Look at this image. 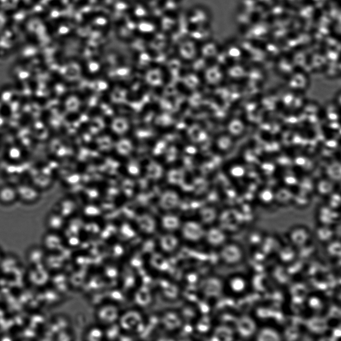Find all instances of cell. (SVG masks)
I'll list each match as a JSON object with an SVG mask.
<instances>
[{
  "label": "cell",
  "mask_w": 341,
  "mask_h": 341,
  "mask_svg": "<svg viewBox=\"0 0 341 341\" xmlns=\"http://www.w3.org/2000/svg\"><path fill=\"white\" fill-rule=\"evenodd\" d=\"M179 198L177 194L173 191L166 192L162 197L161 205L165 210H170L175 208L178 204Z\"/></svg>",
  "instance_id": "4"
},
{
  "label": "cell",
  "mask_w": 341,
  "mask_h": 341,
  "mask_svg": "<svg viewBox=\"0 0 341 341\" xmlns=\"http://www.w3.org/2000/svg\"><path fill=\"white\" fill-rule=\"evenodd\" d=\"M246 282L242 278L236 277L233 278L230 282V286L231 288L235 292H240L246 287Z\"/></svg>",
  "instance_id": "10"
},
{
  "label": "cell",
  "mask_w": 341,
  "mask_h": 341,
  "mask_svg": "<svg viewBox=\"0 0 341 341\" xmlns=\"http://www.w3.org/2000/svg\"><path fill=\"white\" fill-rule=\"evenodd\" d=\"M207 238L210 243L213 246H218L224 241L225 236L219 229L212 228L207 234Z\"/></svg>",
  "instance_id": "5"
},
{
  "label": "cell",
  "mask_w": 341,
  "mask_h": 341,
  "mask_svg": "<svg viewBox=\"0 0 341 341\" xmlns=\"http://www.w3.org/2000/svg\"><path fill=\"white\" fill-rule=\"evenodd\" d=\"M163 224L166 229L172 230L179 226L180 222L178 218L175 216L167 215L163 218Z\"/></svg>",
  "instance_id": "8"
},
{
  "label": "cell",
  "mask_w": 341,
  "mask_h": 341,
  "mask_svg": "<svg viewBox=\"0 0 341 341\" xmlns=\"http://www.w3.org/2000/svg\"><path fill=\"white\" fill-rule=\"evenodd\" d=\"M230 145V141L228 138H222L218 141V147L222 150L227 149Z\"/></svg>",
  "instance_id": "13"
},
{
  "label": "cell",
  "mask_w": 341,
  "mask_h": 341,
  "mask_svg": "<svg viewBox=\"0 0 341 341\" xmlns=\"http://www.w3.org/2000/svg\"><path fill=\"white\" fill-rule=\"evenodd\" d=\"M221 256L223 260L229 263L237 262L241 257V253L238 248L233 245L225 247L222 252Z\"/></svg>",
  "instance_id": "3"
},
{
  "label": "cell",
  "mask_w": 341,
  "mask_h": 341,
  "mask_svg": "<svg viewBox=\"0 0 341 341\" xmlns=\"http://www.w3.org/2000/svg\"><path fill=\"white\" fill-rule=\"evenodd\" d=\"M148 173L150 177L158 179L162 175V169L158 164L153 163L148 167Z\"/></svg>",
  "instance_id": "9"
},
{
  "label": "cell",
  "mask_w": 341,
  "mask_h": 341,
  "mask_svg": "<svg viewBox=\"0 0 341 341\" xmlns=\"http://www.w3.org/2000/svg\"><path fill=\"white\" fill-rule=\"evenodd\" d=\"M182 232L185 238L192 241L199 240L204 234L202 226L194 222H188L184 224Z\"/></svg>",
  "instance_id": "2"
},
{
  "label": "cell",
  "mask_w": 341,
  "mask_h": 341,
  "mask_svg": "<svg viewBox=\"0 0 341 341\" xmlns=\"http://www.w3.org/2000/svg\"><path fill=\"white\" fill-rule=\"evenodd\" d=\"M139 224L140 227L146 232L154 231L156 224L154 219L148 215H144L140 218Z\"/></svg>",
  "instance_id": "6"
},
{
  "label": "cell",
  "mask_w": 341,
  "mask_h": 341,
  "mask_svg": "<svg viewBox=\"0 0 341 341\" xmlns=\"http://www.w3.org/2000/svg\"><path fill=\"white\" fill-rule=\"evenodd\" d=\"M170 176L173 177V178H170V180L171 182L173 183H177L178 182H180L182 180L183 175L182 173L180 172H178L176 170H173L171 172H170Z\"/></svg>",
  "instance_id": "12"
},
{
  "label": "cell",
  "mask_w": 341,
  "mask_h": 341,
  "mask_svg": "<svg viewBox=\"0 0 341 341\" xmlns=\"http://www.w3.org/2000/svg\"><path fill=\"white\" fill-rule=\"evenodd\" d=\"M19 198L17 187L4 185L0 187V203L5 205L14 203Z\"/></svg>",
  "instance_id": "1"
},
{
  "label": "cell",
  "mask_w": 341,
  "mask_h": 341,
  "mask_svg": "<svg viewBox=\"0 0 341 341\" xmlns=\"http://www.w3.org/2000/svg\"><path fill=\"white\" fill-rule=\"evenodd\" d=\"M201 215L205 222H211L215 218L216 213L212 209H206L202 211Z\"/></svg>",
  "instance_id": "11"
},
{
  "label": "cell",
  "mask_w": 341,
  "mask_h": 341,
  "mask_svg": "<svg viewBox=\"0 0 341 341\" xmlns=\"http://www.w3.org/2000/svg\"><path fill=\"white\" fill-rule=\"evenodd\" d=\"M177 240L175 237L168 235L163 237L161 245L163 249L166 251L170 252L176 247Z\"/></svg>",
  "instance_id": "7"
}]
</instances>
